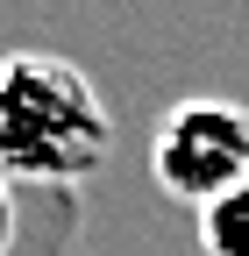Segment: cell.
Segmentation results:
<instances>
[{
    "label": "cell",
    "instance_id": "cell-1",
    "mask_svg": "<svg viewBox=\"0 0 249 256\" xmlns=\"http://www.w3.org/2000/svg\"><path fill=\"white\" fill-rule=\"evenodd\" d=\"M114 156V114L72 57H0V171L22 192H72Z\"/></svg>",
    "mask_w": 249,
    "mask_h": 256
},
{
    "label": "cell",
    "instance_id": "cell-2",
    "mask_svg": "<svg viewBox=\"0 0 249 256\" xmlns=\"http://www.w3.org/2000/svg\"><path fill=\"white\" fill-rule=\"evenodd\" d=\"M150 178L178 206H214L249 178V107L221 92H192V100L164 107L157 136H150Z\"/></svg>",
    "mask_w": 249,
    "mask_h": 256
},
{
    "label": "cell",
    "instance_id": "cell-3",
    "mask_svg": "<svg viewBox=\"0 0 249 256\" xmlns=\"http://www.w3.org/2000/svg\"><path fill=\"white\" fill-rule=\"evenodd\" d=\"M192 220H200V256H249V178L228 200L200 206Z\"/></svg>",
    "mask_w": 249,
    "mask_h": 256
},
{
    "label": "cell",
    "instance_id": "cell-4",
    "mask_svg": "<svg viewBox=\"0 0 249 256\" xmlns=\"http://www.w3.org/2000/svg\"><path fill=\"white\" fill-rule=\"evenodd\" d=\"M22 235H28V214H22V185H14L8 171H0V256H22V249H28Z\"/></svg>",
    "mask_w": 249,
    "mask_h": 256
}]
</instances>
